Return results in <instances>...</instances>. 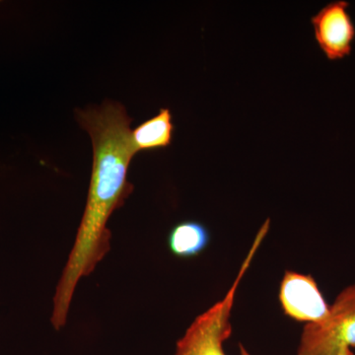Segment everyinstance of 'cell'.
<instances>
[{"mask_svg":"<svg viewBox=\"0 0 355 355\" xmlns=\"http://www.w3.org/2000/svg\"><path fill=\"white\" fill-rule=\"evenodd\" d=\"M210 234L207 226L198 221L187 220L177 223L168 234L170 252L180 259H191L207 249Z\"/></svg>","mask_w":355,"mask_h":355,"instance_id":"7","label":"cell"},{"mask_svg":"<svg viewBox=\"0 0 355 355\" xmlns=\"http://www.w3.org/2000/svg\"><path fill=\"white\" fill-rule=\"evenodd\" d=\"M240 352H241V355H250L249 352H247V349H245L244 345H239Z\"/></svg>","mask_w":355,"mask_h":355,"instance_id":"9","label":"cell"},{"mask_svg":"<svg viewBox=\"0 0 355 355\" xmlns=\"http://www.w3.org/2000/svg\"><path fill=\"white\" fill-rule=\"evenodd\" d=\"M174 133L171 110L161 108L157 114L133 128L130 137L135 151L139 153L167 148L172 144Z\"/></svg>","mask_w":355,"mask_h":355,"instance_id":"6","label":"cell"},{"mask_svg":"<svg viewBox=\"0 0 355 355\" xmlns=\"http://www.w3.org/2000/svg\"><path fill=\"white\" fill-rule=\"evenodd\" d=\"M338 355H354V354L349 347H343L340 352H338Z\"/></svg>","mask_w":355,"mask_h":355,"instance_id":"8","label":"cell"},{"mask_svg":"<svg viewBox=\"0 0 355 355\" xmlns=\"http://www.w3.org/2000/svg\"><path fill=\"white\" fill-rule=\"evenodd\" d=\"M349 6V1L336 0L311 17L315 40L329 60H340L352 53L355 25Z\"/></svg>","mask_w":355,"mask_h":355,"instance_id":"4","label":"cell"},{"mask_svg":"<svg viewBox=\"0 0 355 355\" xmlns=\"http://www.w3.org/2000/svg\"><path fill=\"white\" fill-rule=\"evenodd\" d=\"M279 300L284 314L307 324L322 323L330 313V306L311 275L286 270L280 284Z\"/></svg>","mask_w":355,"mask_h":355,"instance_id":"5","label":"cell"},{"mask_svg":"<svg viewBox=\"0 0 355 355\" xmlns=\"http://www.w3.org/2000/svg\"><path fill=\"white\" fill-rule=\"evenodd\" d=\"M270 221L266 219L254 238L253 246L238 272L235 282L222 300L196 318L184 335L178 340L174 355H226L223 343L230 338L232 327L231 311L234 304L236 292L253 261L257 250L265 239L270 229Z\"/></svg>","mask_w":355,"mask_h":355,"instance_id":"2","label":"cell"},{"mask_svg":"<svg viewBox=\"0 0 355 355\" xmlns=\"http://www.w3.org/2000/svg\"><path fill=\"white\" fill-rule=\"evenodd\" d=\"M343 347H355V284L338 294L324 322L306 324L298 355H338Z\"/></svg>","mask_w":355,"mask_h":355,"instance_id":"3","label":"cell"},{"mask_svg":"<svg viewBox=\"0 0 355 355\" xmlns=\"http://www.w3.org/2000/svg\"><path fill=\"white\" fill-rule=\"evenodd\" d=\"M76 116L92 140V173L76 241L53 296L51 321L55 330L67 323L79 280L94 272L111 250L112 234L107 224L135 190L128 181V172L137 153L130 137L132 118L125 107L106 100L101 106L76 109Z\"/></svg>","mask_w":355,"mask_h":355,"instance_id":"1","label":"cell"}]
</instances>
